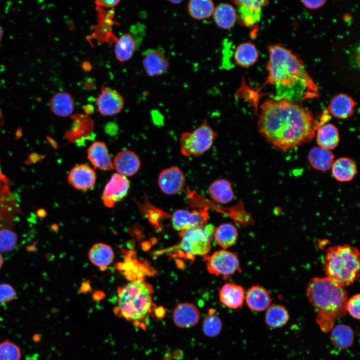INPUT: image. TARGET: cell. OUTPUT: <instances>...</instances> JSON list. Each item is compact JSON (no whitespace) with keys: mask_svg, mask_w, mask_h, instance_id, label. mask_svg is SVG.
Masks as SVG:
<instances>
[{"mask_svg":"<svg viewBox=\"0 0 360 360\" xmlns=\"http://www.w3.org/2000/svg\"><path fill=\"white\" fill-rule=\"evenodd\" d=\"M166 311L162 306H156L154 310L153 313H154L155 316L158 318H164Z\"/></svg>","mask_w":360,"mask_h":360,"instance_id":"7bdbcfd3","label":"cell"},{"mask_svg":"<svg viewBox=\"0 0 360 360\" xmlns=\"http://www.w3.org/2000/svg\"><path fill=\"white\" fill-rule=\"evenodd\" d=\"M268 53L264 85L272 88V98L300 103L318 96L316 84L296 56L280 44L270 46Z\"/></svg>","mask_w":360,"mask_h":360,"instance_id":"7a4b0ae2","label":"cell"},{"mask_svg":"<svg viewBox=\"0 0 360 360\" xmlns=\"http://www.w3.org/2000/svg\"><path fill=\"white\" fill-rule=\"evenodd\" d=\"M219 298L220 302L226 306L232 309H236L243 304L245 292L241 286L228 282L220 288Z\"/></svg>","mask_w":360,"mask_h":360,"instance_id":"44dd1931","label":"cell"},{"mask_svg":"<svg viewBox=\"0 0 360 360\" xmlns=\"http://www.w3.org/2000/svg\"><path fill=\"white\" fill-rule=\"evenodd\" d=\"M236 6L238 20L247 27L258 24L262 16V8L268 3L266 0H234Z\"/></svg>","mask_w":360,"mask_h":360,"instance_id":"5bb4252c","label":"cell"},{"mask_svg":"<svg viewBox=\"0 0 360 360\" xmlns=\"http://www.w3.org/2000/svg\"><path fill=\"white\" fill-rule=\"evenodd\" d=\"M50 108L55 115L62 117L67 116L74 112V100L69 93L59 92L50 100Z\"/></svg>","mask_w":360,"mask_h":360,"instance_id":"83f0119b","label":"cell"},{"mask_svg":"<svg viewBox=\"0 0 360 360\" xmlns=\"http://www.w3.org/2000/svg\"><path fill=\"white\" fill-rule=\"evenodd\" d=\"M114 254L108 245L98 243L92 246L88 252V258L92 263L101 270H106L113 260Z\"/></svg>","mask_w":360,"mask_h":360,"instance_id":"d4e9b609","label":"cell"},{"mask_svg":"<svg viewBox=\"0 0 360 360\" xmlns=\"http://www.w3.org/2000/svg\"><path fill=\"white\" fill-rule=\"evenodd\" d=\"M16 296V290L10 284H0V304L9 302L15 299Z\"/></svg>","mask_w":360,"mask_h":360,"instance_id":"f35d334b","label":"cell"},{"mask_svg":"<svg viewBox=\"0 0 360 360\" xmlns=\"http://www.w3.org/2000/svg\"><path fill=\"white\" fill-rule=\"evenodd\" d=\"M290 316L288 310L281 304H272L266 309L265 322L271 328H280L288 321Z\"/></svg>","mask_w":360,"mask_h":360,"instance_id":"d6a6232c","label":"cell"},{"mask_svg":"<svg viewBox=\"0 0 360 360\" xmlns=\"http://www.w3.org/2000/svg\"><path fill=\"white\" fill-rule=\"evenodd\" d=\"M214 230L205 226L179 232L181 240L172 250H178L190 256H206L211 248V235Z\"/></svg>","mask_w":360,"mask_h":360,"instance_id":"52a82bcc","label":"cell"},{"mask_svg":"<svg viewBox=\"0 0 360 360\" xmlns=\"http://www.w3.org/2000/svg\"><path fill=\"white\" fill-rule=\"evenodd\" d=\"M216 242L220 247L227 248L234 245L238 238L236 228L230 224H223L216 228L214 232Z\"/></svg>","mask_w":360,"mask_h":360,"instance_id":"836d02e7","label":"cell"},{"mask_svg":"<svg viewBox=\"0 0 360 360\" xmlns=\"http://www.w3.org/2000/svg\"><path fill=\"white\" fill-rule=\"evenodd\" d=\"M151 284L139 278L118 289L117 305L114 312L118 317L132 322L136 328L146 330L150 316L156 306L154 303Z\"/></svg>","mask_w":360,"mask_h":360,"instance_id":"277c9868","label":"cell"},{"mask_svg":"<svg viewBox=\"0 0 360 360\" xmlns=\"http://www.w3.org/2000/svg\"><path fill=\"white\" fill-rule=\"evenodd\" d=\"M204 259L208 272L216 276L227 277L240 270L239 260L236 252L220 250L211 255L204 256Z\"/></svg>","mask_w":360,"mask_h":360,"instance_id":"ba28073f","label":"cell"},{"mask_svg":"<svg viewBox=\"0 0 360 360\" xmlns=\"http://www.w3.org/2000/svg\"><path fill=\"white\" fill-rule=\"evenodd\" d=\"M214 5L210 0H192L188 4L190 15L196 20H203L212 16Z\"/></svg>","mask_w":360,"mask_h":360,"instance_id":"e575fe53","label":"cell"},{"mask_svg":"<svg viewBox=\"0 0 360 360\" xmlns=\"http://www.w3.org/2000/svg\"><path fill=\"white\" fill-rule=\"evenodd\" d=\"M258 57L256 46L250 42H244L239 44L236 48L234 58L237 64L248 68L254 64Z\"/></svg>","mask_w":360,"mask_h":360,"instance_id":"f546056e","label":"cell"},{"mask_svg":"<svg viewBox=\"0 0 360 360\" xmlns=\"http://www.w3.org/2000/svg\"><path fill=\"white\" fill-rule=\"evenodd\" d=\"M331 168L333 176L340 182L350 181L357 172L356 163L347 157L340 158L334 161Z\"/></svg>","mask_w":360,"mask_h":360,"instance_id":"cb8c5ba5","label":"cell"},{"mask_svg":"<svg viewBox=\"0 0 360 360\" xmlns=\"http://www.w3.org/2000/svg\"><path fill=\"white\" fill-rule=\"evenodd\" d=\"M334 158L331 150L319 146L311 148L308 156L310 165L315 170L322 172H326L331 168Z\"/></svg>","mask_w":360,"mask_h":360,"instance_id":"f1b7e54d","label":"cell"},{"mask_svg":"<svg viewBox=\"0 0 360 360\" xmlns=\"http://www.w3.org/2000/svg\"><path fill=\"white\" fill-rule=\"evenodd\" d=\"M136 40L130 34L122 35L115 44L114 54L117 60L124 62L130 59L136 50Z\"/></svg>","mask_w":360,"mask_h":360,"instance_id":"1f68e13d","label":"cell"},{"mask_svg":"<svg viewBox=\"0 0 360 360\" xmlns=\"http://www.w3.org/2000/svg\"><path fill=\"white\" fill-rule=\"evenodd\" d=\"M360 294H354L346 304V310L354 318L360 320Z\"/></svg>","mask_w":360,"mask_h":360,"instance_id":"ab89813d","label":"cell"},{"mask_svg":"<svg viewBox=\"0 0 360 360\" xmlns=\"http://www.w3.org/2000/svg\"><path fill=\"white\" fill-rule=\"evenodd\" d=\"M22 352L20 347L8 340L0 343V360H20Z\"/></svg>","mask_w":360,"mask_h":360,"instance_id":"74e56055","label":"cell"},{"mask_svg":"<svg viewBox=\"0 0 360 360\" xmlns=\"http://www.w3.org/2000/svg\"><path fill=\"white\" fill-rule=\"evenodd\" d=\"M18 236L10 228L0 229V252H7L13 250L16 247Z\"/></svg>","mask_w":360,"mask_h":360,"instance_id":"8d00e7d4","label":"cell"},{"mask_svg":"<svg viewBox=\"0 0 360 360\" xmlns=\"http://www.w3.org/2000/svg\"><path fill=\"white\" fill-rule=\"evenodd\" d=\"M325 0H303L302 2L307 8H317L321 7L325 3Z\"/></svg>","mask_w":360,"mask_h":360,"instance_id":"b9f144b4","label":"cell"},{"mask_svg":"<svg viewBox=\"0 0 360 360\" xmlns=\"http://www.w3.org/2000/svg\"><path fill=\"white\" fill-rule=\"evenodd\" d=\"M212 16L216 25L224 30L234 27L238 20L236 9L226 3L220 4L215 7Z\"/></svg>","mask_w":360,"mask_h":360,"instance_id":"603a6c76","label":"cell"},{"mask_svg":"<svg viewBox=\"0 0 360 360\" xmlns=\"http://www.w3.org/2000/svg\"><path fill=\"white\" fill-rule=\"evenodd\" d=\"M113 166L118 174L130 176L135 174L140 166V161L138 155L130 150L118 152L113 161Z\"/></svg>","mask_w":360,"mask_h":360,"instance_id":"ac0fdd59","label":"cell"},{"mask_svg":"<svg viewBox=\"0 0 360 360\" xmlns=\"http://www.w3.org/2000/svg\"><path fill=\"white\" fill-rule=\"evenodd\" d=\"M4 124V118L3 115L2 114V112L0 110V130L2 126H3ZM2 172H1L0 168V174H1Z\"/></svg>","mask_w":360,"mask_h":360,"instance_id":"ee69618b","label":"cell"},{"mask_svg":"<svg viewBox=\"0 0 360 360\" xmlns=\"http://www.w3.org/2000/svg\"><path fill=\"white\" fill-rule=\"evenodd\" d=\"M306 296L316 312V322L324 332L331 330L335 322L346 314V291L327 277L312 278Z\"/></svg>","mask_w":360,"mask_h":360,"instance_id":"3957f363","label":"cell"},{"mask_svg":"<svg viewBox=\"0 0 360 360\" xmlns=\"http://www.w3.org/2000/svg\"><path fill=\"white\" fill-rule=\"evenodd\" d=\"M21 212L16 198L10 191L8 178L0 174V229L10 228Z\"/></svg>","mask_w":360,"mask_h":360,"instance_id":"9c48e42d","label":"cell"},{"mask_svg":"<svg viewBox=\"0 0 360 360\" xmlns=\"http://www.w3.org/2000/svg\"><path fill=\"white\" fill-rule=\"evenodd\" d=\"M172 320L176 326L182 328L194 326L199 322L200 312L197 306L192 303L178 304L174 310Z\"/></svg>","mask_w":360,"mask_h":360,"instance_id":"e0dca14e","label":"cell"},{"mask_svg":"<svg viewBox=\"0 0 360 360\" xmlns=\"http://www.w3.org/2000/svg\"><path fill=\"white\" fill-rule=\"evenodd\" d=\"M330 340L335 347L340 349H346L352 345L354 332L348 325L338 324L331 330Z\"/></svg>","mask_w":360,"mask_h":360,"instance_id":"4dcf8cb0","label":"cell"},{"mask_svg":"<svg viewBox=\"0 0 360 360\" xmlns=\"http://www.w3.org/2000/svg\"><path fill=\"white\" fill-rule=\"evenodd\" d=\"M98 112L103 116H112L122 110L124 100L122 95L116 90L102 86L101 92L96 100Z\"/></svg>","mask_w":360,"mask_h":360,"instance_id":"7c38bea8","label":"cell"},{"mask_svg":"<svg viewBox=\"0 0 360 360\" xmlns=\"http://www.w3.org/2000/svg\"><path fill=\"white\" fill-rule=\"evenodd\" d=\"M360 252L358 248L344 244L330 248L324 260L326 277L345 287L354 283L360 275Z\"/></svg>","mask_w":360,"mask_h":360,"instance_id":"5b68a950","label":"cell"},{"mask_svg":"<svg viewBox=\"0 0 360 360\" xmlns=\"http://www.w3.org/2000/svg\"><path fill=\"white\" fill-rule=\"evenodd\" d=\"M217 136L206 120L190 132H183L180 138V151L184 156L198 157L208 151Z\"/></svg>","mask_w":360,"mask_h":360,"instance_id":"8992f818","label":"cell"},{"mask_svg":"<svg viewBox=\"0 0 360 360\" xmlns=\"http://www.w3.org/2000/svg\"><path fill=\"white\" fill-rule=\"evenodd\" d=\"M3 35H4L3 30H2V26H0V42L2 40Z\"/></svg>","mask_w":360,"mask_h":360,"instance_id":"bcb514c9","label":"cell"},{"mask_svg":"<svg viewBox=\"0 0 360 360\" xmlns=\"http://www.w3.org/2000/svg\"><path fill=\"white\" fill-rule=\"evenodd\" d=\"M130 183L127 178L118 173L113 174L104 186L102 199L104 205L110 208L122 200L128 194Z\"/></svg>","mask_w":360,"mask_h":360,"instance_id":"8fae6325","label":"cell"},{"mask_svg":"<svg viewBox=\"0 0 360 360\" xmlns=\"http://www.w3.org/2000/svg\"><path fill=\"white\" fill-rule=\"evenodd\" d=\"M158 182L160 190L166 194L171 196L178 194L183 189L186 184V178L181 168L172 166L161 171Z\"/></svg>","mask_w":360,"mask_h":360,"instance_id":"4fadbf2b","label":"cell"},{"mask_svg":"<svg viewBox=\"0 0 360 360\" xmlns=\"http://www.w3.org/2000/svg\"><path fill=\"white\" fill-rule=\"evenodd\" d=\"M316 134L317 144L321 148L331 150L339 144V132L332 124H326L320 126Z\"/></svg>","mask_w":360,"mask_h":360,"instance_id":"4316f807","label":"cell"},{"mask_svg":"<svg viewBox=\"0 0 360 360\" xmlns=\"http://www.w3.org/2000/svg\"><path fill=\"white\" fill-rule=\"evenodd\" d=\"M208 192L214 201L221 204L229 203L234 198L231 183L224 178L218 179L212 182L208 188Z\"/></svg>","mask_w":360,"mask_h":360,"instance_id":"484cf974","label":"cell"},{"mask_svg":"<svg viewBox=\"0 0 360 360\" xmlns=\"http://www.w3.org/2000/svg\"><path fill=\"white\" fill-rule=\"evenodd\" d=\"M142 64L146 73L151 76L164 74L169 66L168 61L164 53L152 48L143 53Z\"/></svg>","mask_w":360,"mask_h":360,"instance_id":"2e32d148","label":"cell"},{"mask_svg":"<svg viewBox=\"0 0 360 360\" xmlns=\"http://www.w3.org/2000/svg\"><path fill=\"white\" fill-rule=\"evenodd\" d=\"M3 264H4V258L2 255L1 252H0V268L2 267Z\"/></svg>","mask_w":360,"mask_h":360,"instance_id":"f6af8a7d","label":"cell"},{"mask_svg":"<svg viewBox=\"0 0 360 360\" xmlns=\"http://www.w3.org/2000/svg\"><path fill=\"white\" fill-rule=\"evenodd\" d=\"M258 129L276 148L293 150L309 142L322 124L300 103L269 98L260 106Z\"/></svg>","mask_w":360,"mask_h":360,"instance_id":"6da1fadb","label":"cell"},{"mask_svg":"<svg viewBox=\"0 0 360 360\" xmlns=\"http://www.w3.org/2000/svg\"><path fill=\"white\" fill-rule=\"evenodd\" d=\"M215 311L213 308L210 309L202 324V329L204 334L210 338L216 337L219 335L222 329V320L218 316L214 314Z\"/></svg>","mask_w":360,"mask_h":360,"instance_id":"d590c367","label":"cell"},{"mask_svg":"<svg viewBox=\"0 0 360 360\" xmlns=\"http://www.w3.org/2000/svg\"><path fill=\"white\" fill-rule=\"evenodd\" d=\"M96 179V174L94 169L84 164L73 167L68 177V182L72 187L82 190H88L93 187Z\"/></svg>","mask_w":360,"mask_h":360,"instance_id":"9a60e30c","label":"cell"},{"mask_svg":"<svg viewBox=\"0 0 360 360\" xmlns=\"http://www.w3.org/2000/svg\"><path fill=\"white\" fill-rule=\"evenodd\" d=\"M118 0H96L95 2L96 5L106 8H113L116 6L120 2Z\"/></svg>","mask_w":360,"mask_h":360,"instance_id":"60d3db41","label":"cell"},{"mask_svg":"<svg viewBox=\"0 0 360 360\" xmlns=\"http://www.w3.org/2000/svg\"><path fill=\"white\" fill-rule=\"evenodd\" d=\"M208 218V212L206 208L192 212L182 209L178 210L172 214V226L175 230L180 232L205 226Z\"/></svg>","mask_w":360,"mask_h":360,"instance_id":"30bf717a","label":"cell"},{"mask_svg":"<svg viewBox=\"0 0 360 360\" xmlns=\"http://www.w3.org/2000/svg\"><path fill=\"white\" fill-rule=\"evenodd\" d=\"M356 102L349 96L339 94L330 100L328 111L334 117L340 120H346L354 113Z\"/></svg>","mask_w":360,"mask_h":360,"instance_id":"ffe728a7","label":"cell"},{"mask_svg":"<svg viewBox=\"0 0 360 360\" xmlns=\"http://www.w3.org/2000/svg\"><path fill=\"white\" fill-rule=\"evenodd\" d=\"M88 158L96 168L105 171L114 169L112 160L103 142H96L90 146L88 150Z\"/></svg>","mask_w":360,"mask_h":360,"instance_id":"d6986e66","label":"cell"},{"mask_svg":"<svg viewBox=\"0 0 360 360\" xmlns=\"http://www.w3.org/2000/svg\"><path fill=\"white\" fill-rule=\"evenodd\" d=\"M271 301L270 292L258 285L251 286L246 294V304L254 312H260L266 310Z\"/></svg>","mask_w":360,"mask_h":360,"instance_id":"7402d4cb","label":"cell"}]
</instances>
